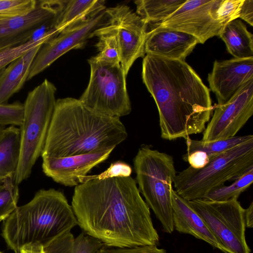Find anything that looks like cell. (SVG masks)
Segmentation results:
<instances>
[{
	"instance_id": "1",
	"label": "cell",
	"mask_w": 253,
	"mask_h": 253,
	"mask_svg": "<svg viewBox=\"0 0 253 253\" xmlns=\"http://www.w3.org/2000/svg\"><path fill=\"white\" fill-rule=\"evenodd\" d=\"M71 206L83 232L115 248L157 246L150 209L130 176H86L75 186Z\"/></svg>"
},
{
	"instance_id": "2",
	"label": "cell",
	"mask_w": 253,
	"mask_h": 253,
	"mask_svg": "<svg viewBox=\"0 0 253 253\" xmlns=\"http://www.w3.org/2000/svg\"><path fill=\"white\" fill-rule=\"evenodd\" d=\"M142 78L156 104L162 138L185 139L204 131L213 110L210 90L185 61L147 54Z\"/></svg>"
},
{
	"instance_id": "3",
	"label": "cell",
	"mask_w": 253,
	"mask_h": 253,
	"mask_svg": "<svg viewBox=\"0 0 253 253\" xmlns=\"http://www.w3.org/2000/svg\"><path fill=\"white\" fill-rule=\"evenodd\" d=\"M127 137L120 118L96 111L79 99L60 98L41 156L65 157L114 149Z\"/></svg>"
},
{
	"instance_id": "4",
	"label": "cell",
	"mask_w": 253,
	"mask_h": 253,
	"mask_svg": "<svg viewBox=\"0 0 253 253\" xmlns=\"http://www.w3.org/2000/svg\"><path fill=\"white\" fill-rule=\"evenodd\" d=\"M77 225L72 206L62 192L41 189L4 220L1 236L15 251L32 243L43 246Z\"/></svg>"
},
{
	"instance_id": "5",
	"label": "cell",
	"mask_w": 253,
	"mask_h": 253,
	"mask_svg": "<svg viewBox=\"0 0 253 253\" xmlns=\"http://www.w3.org/2000/svg\"><path fill=\"white\" fill-rule=\"evenodd\" d=\"M56 88L45 79L29 91L20 126L21 150L14 180L18 185L30 175L43 150L56 101Z\"/></svg>"
},
{
	"instance_id": "6",
	"label": "cell",
	"mask_w": 253,
	"mask_h": 253,
	"mask_svg": "<svg viewBox=\"0 0 253 253\" xmlns=\"http://www.w3.org/2000/svg\"><path fill=\"white\" fill-rule=\"evenodd\" d=\"M253 168V139L210 160L203 168L190 166L176 175V192L185 200L204 199L211 190L235 181Z\"/></svg>"
},
{
	"instance_id": "7",
	"label": "cell",
	"mask_w": 253,
	"mask_h": 253,
	"mask_svg": "<svg viewBox=\"0 0 253 253\" xmlns=\"http://www.w3.org/2000/svg\"><path fill=\"white\" fill-rule=\"evenodd\" d=\"M136 182L145 202L160 221L163 230H174L171 191L176 175L173 157L147 146L133 159Z\"/></svg>"
},
{
	"instance_id": "8",
	"label": "cell",
	"mask_w": 253,
	"mask_h": 253,
	"mask_svg": "<svg viewBox=\"0 0 253 253\" xmlns=\"http://www.w3.org/2000/svg\"><path fill=\"white\" fill-rule=\"evenodd\" d=\"M88 62L89 81L79 99L109 116L120 118L128 115L131 106L126 89V75L121 64L97 61L93 57Z\"/></svg>"
},
{
	"instance_id": "9",
	"label": "cell",
	"mask_w": 253,
	"mask_h": 253,
	"mask_svg": "<svg viewBox=\"0 0 253 253\" xmlns=\"http://www.w3.org/2000/svg\"><path fill=\"white\" fill-rule=\"evenodd\" d=\"M202 217L226 253H250L245 236V209L238 200L188 201Z\"/></svg>"
},
{
	"instance_id": "10",
	"label": "cell",
	"mask_w": 253,
	"mask_h": 253,
	"mask_svg": "<svg viewBox=\"0 0 253 253\" xmlns=\"http://www.w3.org/2000/svg\"><path fill=\"white\" fill-rule=\"evenodd\" d=\"M108 23L115 33L120 54V64L126 75L134 61L145 55V43L148 24L128 6L118 5L105 9Z\"/></svg>"
},
{
	"instance_id": "11",
	"label": "cell",
	"mask_w": 253,
	"mask_h": 253,
	"mask_svg": "<svg viewBox=\"0 0 253 253\" xmlns=\"http://www.w3.org/2000/svg\"><path fill=\"white\" fill-rule=\"evenodd\" d=\"M220 0H187L163 22L153 27L166 28L196 37L200 43L218 36L223 27L216 19Z\"/></svg>"
},
{
	"instance_id": "12",
	"label": "cell",
	"mask_w": 253,
	"mask_h": 253,
	"mask_svg": "<svg viewBox=\"0 0 253 253\" xmlns=\"http://www.w3.org/2000/svg\"><path fill=\"white\" fill-rule=\"evenodd\" d=\"M106 17L105 9L66 28L57 36L43 43L32 64L27 81L48 67L60 56L73 49L83 47L93 32L100 27Z\"/></svg>"
},
{
	"instance_id": "13",
	"label": "cell",
	"mask_w": 253,
	"mask_h": 253,
	"mask_svg": "<svg viewBox=\"0 0 253 253\" xmlns=\"http://www.w3.org/2000/svg\"><path fill=\"white\" fill-rule=\"evenodd\" d=\"M66 0H37L31 12L0 21V51L22 44L56 23Z\"/></svg>"
},
{
	"instance_id": "14",
	"label": "cell",
	"mask_w": 253,
	"mask_h": 253,
	"mask_svg": "<svg viewBox=\"0 0 253 253\" xmlns=\"http://www.w3.org/2000/svg\"><path fill=\"white\" fill-rule=\"evenodd\" d=\"M253 114V79L245 83L226 103L217 105L202 140L212 141L236 136Z\"/></svg>"
},
{
	"instance_id": "15",
	"label": "cell",
	"mask_w": 253,
	"mask_h": 253,
	"mask_svg": "<svg viewBox=\"0 0 253 253\" xmlns=\"http://www.w3.org/2000/svg\"><path fill=\"white\" fill-rule=\"evenodd\" d=\"M114 149L65 157H43L42 171L58 183L65 186H76L83 183L91 169L105 161Z\"/></svg>"
},
{
	"instance_id": "16",
	"label": "cell",
	"mask_w": 253,
	"mask_h": 253,
	"mask_svg": "<svg viewBox=\"0 0 253 253\" xmlns=\"http://www.w3.org/2000/svg\"><path fill=\"white\" fill-rule=\"evenodd\" d=\"M253 79V57L215 60L208 81L218 105L226 103L247 82Z\"/></svg>"
},
{
	"instance_id": "17",
	"label": "cell",
	"mask_w": 253,
	"mask_h": 253,
	"mask_svg": "<svg viewBox=\"0 0 253 253\" xmlns=\"http://www.w3.org/2000/svg\"><path fill=\"white\" fill-rule=\"evenodd\" d=\"M199 40L194 36L166 28L153 27L148 31L145 43V54L170 59L185 61Z\"/></svg>"
},
{
	"instance_id": "18",
	"label": "cell",
	"mask_w": 253,
	"mask_h": 253,
	"mask_svg": "<svg viewBox=\"0 0 253 253\" xmlns=\"http://www.w3.org/2000/svg\"><path fill=\"white\" fill-rule=\"evenodd\" d=\"M171 197L174 229L179 233L191 235L226 253L224 248L204 220L192 208L188 201L179 195L173 188L171 191Z\"/></svg>"
},
{
	"instance_id": "19",
	"label": "cell",
	"mask_w": 253,
	"mask_h": 253,
	"mask_svg": "<svg viewBox=\"0 0 253 253\" xmlns=\"http://www.w3.org/2000/svg\"><path fill=\"white\" fill-rule=\"evenodd\" d=\"M42 46L35 47L12 61L0 74V104H6L10 98L22 88Z\"/></svg>"
},
{
	"instance_id": "20",
	"label": "cell",
	"mask_w": 253,
	"mask_h": 253,
	"mask_svg": "<svg viewBox=\"0 0 253 253\" xmlns=\"http://www.w3.org/2000/svg\"><path fill=\"white\" fill-rule=\"evenodd\" d=\"M218 36L234 58L253 57V35L239 18L223 26Z\"/></svg>"
},
{
	"instance_id": "21",
	"label": "cell",
	"mask_w": 253,
	"mask_h": 253,
	"mask_svg": "<svg viewBox=\"0 0 253 253\" xmlns=\"http://www.w3.org/2000/svg\"><path fill=\"white\" fill-rule=\"evenodd\" d=\"M20 150V128L15 126L6 127L0 135V182L14 177Z\"/></svg>"
},
{
	"instance_id": "22",
	"label": "cell",
	"mask_w": 253,
	"mask_h": 253,
	"mask_svg": "<svg viewBox=\"0 0 253 253\" xmlns=\"http://www.w3.org/2000/svg\"><path fill=\"white\" fill-rule=\"evenodd\" d=\"M104 244L84 232L77 237L69 232L44 245V253H96Z\"/></svg>"
},
{
	"instance_id": "23",
	"label": "cell",
	"mask_w": 253,
	"mask_h": 253,
	"mask_svg": "<svg viewBox=\"0 0 253 253\" xmlns=\"http://www.w3.org/2000/svg\"><path fill=\"white\" fill-rule=\"evenodd\" d=\"M106 9L105 1L100 0H66L64 7L58 15L55 27L62 31L92 14Z\"/></svg>"
},
{
	"instance_id": "24",
	"label": "cell",
	"mask_w": 253,
	"mask_h": 253,
	"mask_svg": "<svg viewBox=\"0 0 253 253\" xmlns=\"http://www.w3.org/2000/svg\"><path fill=\"white\" fill-rule=\"evenodd\" d=\"M187 0H137L136 14L148 24L160 23L175 11Z\"/></svg>"
},
{
	"instance_id": "25",
	"label": "cell",
	"mask_w": 253,
	"mask_h": 253,
	"mask_svg": "<svg viewBox=\"0 0 253 253\" xmlns=\"http://www.w3.org/2000/svg\"><path fill=\"white\" fill-rule=\"evenodd\" d=\"M253 139L252 134L234 136L226 139L212 141L192 139L190 136L185 138L187 153L188 154L196 151L205 152L210 160L231 148Z\"/></svg>"
},
{
	"instance_id": "26",
	"label": "cell",
	"mask_w": 253,
	"mask_h": 253,
	"mask_svg": "<svg viewBox=\"0 0 253 253\" xmlns=\"http://www.w3.org/2000/svg\"><path fill=\"white\" fill-rule=\"evenodd\" d=\"M94 36L98 37L96 44L98 53L93 57L97 61L120 63L119 46L114 31L105 25L93 32L92 38Z\"/></svg>"
},
{
	"instance_id": "27",
	"label": "cell",
	"mask_w": 253,
	"mask_h": 253,
	"mask_svg": "<svg viewBox=\"0 0 253 253\" xmlns=\"http://www.w3.org/2000/svg\"><path fill=\"white\" fill-rule=\"evenodd\" d=\"M253 182V168L244 173L228 186H219L211 190L204 199L212 201H227L238 200L239 197L246 191Z\"/></svg>"
},
{
	"instance_id": "28",
	"label": "cell",
	"mask_w": 253,
	"mask_h": 253,
	"mask_svg": "<svg viewBox=\"0 0 253 253\" xmlns=\"http://www.w3.org/2000/svg\"><path fill=\"white\" fill-rule=\"evenodd\" d=\"M60 32L54 28L45 34L33 38L22 44L0 51V74L12 61L35 47L42 45L57 36Z\"/></svg>"
},
{
	"instance_id": "29",
	"label": "cell",
	"mask_w": 253,
	"mask_h": 253,
	"mask_svg": "<svg viewBox=\"0 0 253 253\" xmlns=\"http://www.w3.org/2000/svg\"><path fill=\"white\" fill-rule=\"evenodd\" d=\"M19 194L14 177L0 182V221L4 220L17 206Z\"/></svg>"
},
{
	"instance_id": "30",
	"label": "cell",
	"mask_w": 253,
	"mask_h": 253,
	"mask_svg": "<svg viewBox=\"0 0 253 253\" xmlns=\"http://www.w3.org/2000/svg\"><path fill=\"white\" fill-rule=\"evenodd\" d=\"M37 3L36 0H0V21L26 14Z\"/></svg>"
},
{
	"instance_id": "31",
	"label": "cell",
	"mask_w": 253,
	"mask_h": 253,
	"mask_svg": "<svg viewBox=\"0 0 253 253\" xmlns=\"http://www.w3.org/2000/svg\"><path fill=\"white\" fill-rule=\"evenodd\" d=\"M23 114L24 105L19 101L0 104V126H20Z\"/></svg>"
},
{
	"instance_id": "32",
	"label": "cell",
	"mask_w": 253,
	"mask_h": 253,
	"mask_svg": "<svg viewBox=\"0 0 253 253\" xmlns=\"http://www.w3.org/2000/svg\"><path fill=\"white\" fill-rule=\"evenodd\" d=\"M244 0H220L216 11L217 20L224 26L239 18Z\"/></svg>"
},
{
	"instance_id": "33",
	"label": "cell",
	"mask_w": 253,
	"mask_h": 253,
	"mask_svg": "<svg viewBox=\"0 0 253 253\" xmlns=\"http://www.w3.org/2000/svg\"><path fill=\"white\" fill-rule=\"evenodd\" d=\"M96 253H167L157 246H143L132 248H115L104 245Z\"/></svg>"
},
{
	"instance_id": "34",
	"label": "cell",
	"mask_w": 253,
	"mask_h": 253,
	"mask_svg": "<svg viewBox=\"0 0 253 253\" xmlns=\"http://www.w3.org/2000/svg\"><path fill=\"white\" fill-rule=\"evenodd\" d=\"M132 172L131 167L122 161H117L111 164L104 172L96 175L89 176L91 178H107L115 177H127Z\"/></svg>"
},
{
	"instance_id": "35",
	"label": "cell",
	"mask_w": 253,
	"mask_h": 253,
	"mask_svg": "<svg viewBox=\"0 0 253 253\" xmlns=\"http://www.w3.org/2000/svg\"><path fill=\"white\" fill-rule=\"evenodd\" d=\"M184 161L190 164V166L195 169L204 167L210 162V158L207 154L201 151H196L183 156Z\"/></svg>"
},
{
	"instance_id": "36",
	"label": "cell",
	"mask_w": 253,
	"mask_h": 253,
	"mask_svg": "<svg viewBox=\"0 0 253 253\" xmlns=\"http://www.w3.org/2000/svg\"><path fill=\"white\" fill-rule=\"evenodd\" d=\"M239 18L247 22L251 26L253 25V0H244L240 12Z\"/></svg>"
},
{
	"instance_id": "37",
	"label": "cell",
	"mask_w": 253,
	"mask_h": 253,
	"mask_svg": "<svg viewBox=\"0 0 253 253\" xmlns=\"http://www.w3.org/2000/svg\"><path fill=\"white\" fill-rule=\"evenodd\" d=\"M18 250L20 253H44L43 245L39 243L26 245Z\"/></svg>"
},
{
	"instance_id": "38",
	"label": "cell",
	"mask_w": 253,
	"mask_h": 253,
	"mask_svg": "<svg viewBox=\"0 0 253 253\" xmlns=\"http://www.w3.org/2000/svg\"><path fill=\"white\" fill-rule=\"evenodd\" d=\"M245 221L246 227L252 228L253 225V203L252 202L249 207L245 209Z\"/></svg>"
},
{
	"instance_id": "39",
	"label": "cell",
	"mask_w": 253,
	"mask_h": 253,
	"mask_svg": "<svg viewBox=\"0 0 253 253\" xmlns=\"http://www.w3.org/2000/svg\"><path fill=\"white\" fill-rule=\"evenodd\" d=\"M5 127H6L5 126H0V135L1 134V133H2L3 130L4 129V128Z\"/></svg>"
},
{
	"instance_id": "40",
	"label": "cell",
	"mask_w": 253,
	"mask_h": 253,
	"mask_svg": "<svg viewBox=\"0 0 253 253\" xmlns=\"http://www.w3.org/2000/svg\"><path fill=\"white\" fill-rule=\"evenodd\" d=\"M0 253H2L0 251Z\"/></svg>"
},
{
	"instance_id": "41",
	"label": "cell",
	"mask_w": 253,
	"mask_h": 253,
	"mask_svg": "<svg viewBox=\"0 0 253 253\" xmlns=\"http://www.w3.org/2000/svg\"></svg>"
}]
</instances>
